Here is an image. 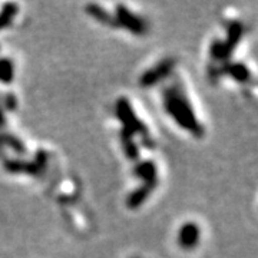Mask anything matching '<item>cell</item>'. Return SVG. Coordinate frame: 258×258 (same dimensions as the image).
<instances>
[{
	"instance_id": "obj_5",
	"label": "cell",
	"mask_w": 258,
	"mask_h": 258,
	"mask_svg": "<svg viewBox=\"0 0 258 258\" xmlns=\"http://www.w3.org/2000/svg\"><path fill=\"white\" fill-rule=\"evenodd\" d=\"M118 16H119L120 25H123L125 28H128L129 30H134L137 33H142L145 30L144 23L139 20L137 16H134L132 13H129L128 10L125 9L123 6L118 8Z\"/></svg>"
},
{
	"instance_id": "obj_8",
	"label": "cell",
	"mask_w": 258,
	"mask_h": 258,
	"mask_svg": "<svg viewBox=\"0 0 258 258\" xmlns=\"http://www.w3.org/2000/svg\"><path fill=\"white\" fill-rule=\"evenodd\" d=\"M228 72L232 76H235L237 79H240V81H244L245 78H248V71L241 64H232V66H230Z\"/></svg>"
},
{
	"instance_id": "obj_3",
	"label": "cell",
	"mask_w": 258,
	"mask_h": 258,
	"mask_svg": "<svg viewBox=\"0 0 258 258\" xmlns=\"http://www.w3.org/2000/svg\"><path fill=\"white\" fill-rule=\"evenodd\" d=\"M172 60H164V62H161V63L158 64L157 68H154L152 71H149L147 74L142 76V81L141 83L142 85H145V86H149V85H154L155 82H158L161 78H164L166 75L171 72V69H172Z\"/></svg>"
},
{
	"instance_id": "obj_2",
	"label": "cell",
	"mask_w": 258,
	"mask_h": 258,
	"mask_svg": "<svg viewBox=\"0 0 258 258\" xmlns=\"http://www.w3.org/2000/svg\"><path fill=\"white\" fill-rule=\"evenodd\" d=\"M198 240H200V228L192 222L185 224L179 231V244L184 248L189 249L198 244Z\"/></svg>"
},
{
	"instance_id": "obj_7",
	"label": "cell",
	"mask_w": 258,
	"mask_h": 258,
	"mask_svg": "<svg viewBox=\"0 0 258 258\" xmlns=\"http://www.w3.org/2000/svg\"><path fill=\"white\" fill-rule=\"evenodd\" d=\"M13 76V68L9 60H3L0 62V79L2 82H10Z\"/></svg>"
},
{
	"instance_id": "obj_6",
	"label": "cell",
	"mask_w": 258,
	"mask_h": 258,
	"mask_svg": "<svg viewBox=\"0 0 258 258\" xmlns=\"http://www.w3.org/2000/svg\"><path fill=\"white\" fill-rule=\"evenodd\" d=\"M137 174L142 176L144 179L151 181V182H152V181L155 179V176H157L155 166H154V164H151V162H144V164L137 169Z\"/></svg>"
},
{
	"instance_id": "obj_1",
	"label": "cell",
	"mask_w": 258,
	"mask_h": 258,
	"mask_svg": "<svg viewBox=\"0 0 258 258\" xmlns=\"http://www.w3.org/2000/svg\"><path fill=\"white\" fill-rule=\"evenodd\" d=\"M165 109L174 116V119L178 123L182 125V128L191 131L195 135H203V128L200 126L198 120L194 116L189 103L182 91L178 89L176 86L169 88L165 92Z\"/></svg>"
},
{
	"instance_id": "obj_4",
	"label": "cell",
	"mask_w": 258,
	"mask_h": 258,
	"mask_svg": "<svg viewBox=\"0 0 258 258\" xmlns=\"http://www.w3.org/2000/svg\"><path fill=\"white\" fill-rule=\"evenodd\" d=\"M240 36H241V26L238 25V23H235V25H232V26H231L230 37H228V42L225 43V46H222V45H220V43H217V45H215L214 50H212L214 56H217V59H222V56L228 55L231 50H232L234 45L238 42Z\"/></svg>"
}]
</instances>
